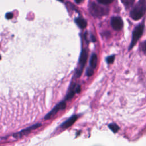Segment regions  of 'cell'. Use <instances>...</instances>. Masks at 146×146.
I'll return each mask as SVG.
<instances>
[{"mask_svg":"<svg viewBox=\"0 0 146 146\" xmlns=\"http://www.w3.org/2000/svg\"><path fill=\"white\" fill-rule=\"evenodd\" d=\"M75 22L76 24L80 28L84 29L87 26L86 21L82 17H77L75 19Z\"/></svg>","mask_w":146,"mask_h":146,"instance_id":"30bf717a","label":"cell"},{"mask_svg":"<svg viewBox=\"0 0 146 146\" xmlns=\"http://www.w3.org/2000/svg\"><path fill=\"white\" fill-rule=\"evenodd\" d=\"M99 3L102 5H108L114 1V0H97Z\"/></svg>","mask_w":146,"mask_h":146,"instance_id":"5bb4252c","label":"cell"},{"mask_svg":"<svg viewBox=\"0 0 146 146\" xmlns=\"http://www.w3.org/2000/svg\"><path fill=\"white\" fill-rule=\"evenodd\" d=\"M75 1L76 3H80L82 1H83V0H75Z\"/></svg>","mask_w":146,"mask_h":146,"instance_id":"ffe728a7","label":"cell"},{"mask_svg":"<svg viewBox=\"0 0 146 146\" xmlns=\"http://www.w3.org/2000/svg\"><path fill=\"white\" fill-rule=\"evenodd\" d=\"M5 17L7 19H10L13 17V14L12 13H7Z\"/></svg>","mask_w":146,"mask_h":146,"instance_id":"ac0fdd59","label":"cell"},{"mask_svg":"<svg viewBox=\"0 0 146 146\" xmlns=\"http://www.w3.org/2000/svg\"><path fill=\"white\" fill-rule=\"evenodd\" d=\"M146 11V1L145 0H139L135 5L130 11L131 18L135 21L141 19Z\"/></svg>","mask_w":146,"mask_h":146,"instance_id":"6da1fadb","label":"cell"},{"mask_svg":"<svg viewBox=\"0 0 146 146\" xmlns=\"http://www.w3.org/2000/svg\"><path fill=\"white\" fill-rule=\"evenodd\" d=\"M108 127L114 133H116L119 131V127L117 124H114V123H112V124H109L108 125Z\"/></svg>","mask_w":146,"mask_h":146,"instance_id":"4fadbf2b","label":"cell"},{"mask_svg":"<svg viewBox=\"0 0 146 146\" xmlns=\"http://www.w3.org/2000/svg\"><path fill=\"white\" fill-rule=\"evenodd\" d=\"M111 25L114 30L119 31L123 27V21L120 17H113L111 20Z\"/></svg>","mask_w":146,"mask_h":146,"instance_id":"ba28073f","label":"cell"},{"mask_svg":"<svg viewBox=\"0 0 146 146\" xmlns=\"http://www.w3.org/2000/svg\"><path fill=\"white\" fill-rule=\"evenodd\" d=\"M91 40L92 42H95L96 41V39L94 37V35H91Z\"/></svg>","mask_w":146,"mask_h":146,"instance_id":"d6986e66","label":"cell"},{"mask_svg":"<svg viewBox=\"0 0 146 146\" xmlns=\"http://www.w3.org/2000/svg\"><path fill=\"white\" fill-rule=\"evenodd\" d=\"M144 30V22H143L140 24L136 26L133 31H132V40L131 44L129 45V50H131L134 46L136 44L137 41L139 40V39L141 38L143 34V31Z\"/></svg>","mask_w":146,"mask_h":146,"instance_id":"3957f363","label":"cell"},{"mask_svg":"<svg viewBox=\"0 0 146 146\" xmlns=\"http://www.w3.org/2000/svg\"><path fill=\"white\" fill-rule=\"evenodd\" d=\"M89 11L95 17H101L108 14L109 10L108 8L95 2H91L89 5Z\"/></svg>","mask_w":146,"mask_h":146,"instance_id":"7a4b0ae2","label":"cell"},{"mask_svg":"<svg viewBox=\"0 0 146 146\" xmlns=\"http://www.w3.org/2000/svg\"><path fill=\"white\" fill-rule=\"evenodd\" d=\"M77 118H78V116L76 115L72 116L71 117H70L66 121L63 122L60 125V127L63 129H66V128H67L71 127L75 122Z\"/></svg>","mask_w":146,"mask_h":146,"instance_id":"9c48e42d","label":"cell"},{"mask_svg":"<svg viewBox=\"0 0 146 146\" xmlns=\"http://www.w3.org/2000/svg\"><path fill=\"white\" fill-rule=\"evenodd\" d=\"M97 62H98V57L96 54L93 53L90 58V67L93 68L94 70L96 68L97 66Z\"/></svg>","mask_w":146,"mask_h":146,"instance_id":"8fae6325","label":"cell"},{"mask_svg":"<svg viewBox=\"0 0 146 146\" xmlns=\"http://www.w3.org/2000/svg\"><path fill=\"white\" fill-rule=\"evenodd\" d=\"M121 2L126 8H129L133 6L135 0H121Z\"/></svg>","mask_w":146,"mask_h":146,"instance_id":"7c38bea8","label":"cell"},{"mask_svg":"<svg viewBox=\"0 0 146 146\" xmlns=\"http://www.w3.org/2000/svg\"><path fill=\"white\" fill-rule=\"evenodd\" d=\"M66 107V103L64 101H62L60 103H59L58 104H56L51 111H50L44 117V119L48 120L53 117L59 111L64 110Z\"/></svg>","mask_w":146,"mask_h":146,"instance_id":"5b68a950","label":"cell"},{"mask_svg":"<svg viewBox=\"0 0 146 146\" xmlns=\"http://www.w3.org/2000/svg\"><path fill=\"white\" fill-rule=\"evenodd\" d=\"M87 52L85 49H82L80 55L79 59V68L75 75L76 78H78L81 75L83 68L87 62Z\"/></svg>","mask_w":146,"mask_h":146,"instance_id":"277c9868","label":"cell"},{"mask_svg":"<svg viewBox=\"0 0 146 146\" xmlns=\"http://www.w3.org/2000/svg\"><path fill=\"white\" fill-rule=\"evenodd\" d=\"M81 90L80 86L79 84H77L76 83H73L72 84L69 89V91L67 95L66 96L65 100H68L71 99H72L74 96L75 95V93H79Z\"/></svg>","mask_w":146,"mask_h":146,"instance_id":"52a82bcc","label":"cell"},{"mask_svg":"<svg viewBox=\"0 0 146 146\" xmlns=\"http://www.w3.org/2000/svg\"><path fill=\"white\" fill-rule=\"evenodd\" d=\"M140 47H141V51H142L144 53L146 54V40H145V41H144V42L141 44Z\"/></svg>","mask_w":146,"mask_h":146,"instance_id":"e0dca14e","label":"cell"},{"mask_svg":"<svg viewBox=\"0 0 146 146\" xmlns=\"http://www.w3.org/2000/svg\"><path fill=\"white\" fill-rule=\"evenodd\" d=\"M42 125L40 123H37L35 124H34L28 128H26L22 131H21L20 132H18L17 133H15L14 134H13V137L16 138V139H18V138H21L22 136L26 135L27 134H29V133H30L33 130H34L38 128H39V127H40Z\"/></svg>","mask_w":146,"mask_h":146,"instance_id":"8992f818","label":"cell"},{"mask_svg":"<svg viewBox=\"0 0 146 146\" xmlns=\"http://www.w3.org/2000/svg\"><path fill=\"white\" fill-rule=\"evenodd\" d=\"M86 73H87V75L88 76H92L94 74V69L89 66V67H88L87 69V72Z\"/></svg>","mask_w":146,"mask_h":146,"instance_id":"2e32d148","label":"cell"},{"mask_svg":"<svg viewBox=\"0 0 146 146\" xmlns=\"http://www.w3.org/2000/svg\"><path fill=\"white\" fill-rule=\"evenodd\" d=\"M115 59V55H111L110 56H108L106 58V62L108 63H112Z\"/></svg>","mask_w":146,"mask_h":146,"instance_id":"9a60e30c","label":"cell"}]
</instances>
